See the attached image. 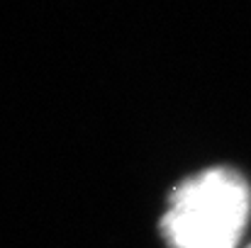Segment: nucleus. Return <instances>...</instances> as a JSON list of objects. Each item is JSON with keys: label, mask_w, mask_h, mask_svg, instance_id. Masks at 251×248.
<instances>
[{"label": "nucleus", "mask_w": 251, "mask_h": 248, "mask_svg": "<svg viewBox=\"0 0 251 248\" xmlns=\"http://www.w3.org/2000/svg\"><path fill=\"white\" fill-rule=\"evenodd\" d=\"M249 217L247 178L234 168L215 165L171 190L159 231L168 248H237Z\"/></svg>", "instance_id": "1"}, {"label": "nucleus", "mask_w": 251, "mask_h": 248, "mask_svg": "<svg viewBox=\"0 0 251 248\" xmlns=\"http://www.w3.org/2000/svg\"><path fill=\"white\" fill-rule=\"evenodd\" d=\"M247 248H251V244H249V246H247Z\"/></svg>", "instance_id": "2"}]
</instances>
